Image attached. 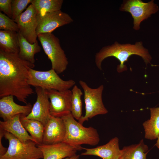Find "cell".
<instances>
[{"label":"cell","instance_id":"cell-22","mask_svg":"<svg viewBox=\"0 0 159 159\" xmlns=\"http://www.w3.org/2000/svg\"><path fill=\"white\" fill-rule=\"evenodd\" d=\"M121 150V159H147L149 148L142 139L137 144L124 146Z\"/></svg>","mask_w":159,"mask_h":159},{"label":"cell","instance_id":"cell-17","mask_svg":"<svg viewBox=\"0 0 159 159\" xmlns=\"http://www.w3.org/2000/svg\"><path fill=\"white\" fill-rule=\"evenodd\" d=\"M20 116L21 115L19 114L6 121H0V128L11 133L23 143L29 140L35 142L22 124L20 120Z\"/></svg>","mask_w":159,"mask_h":159},{"label":"cell","instance_id":"cell-15","mask_svg":"<svg viewBox=\"0 0 159 159\" xmlns=\"http://www.w3.org/2000/svg\"><path fill=\"white\" fill-rule=\"evenodd\" d=\"M32 106L29 103L24 106L17 104L12 95L5 96L0 99V117L5 121L19 114L26 116L31 112Z\"/></svg>","mask_w":159,"mask_h":159},{"label":"cell","instance_id":"cell-3","mask_svg":"<svg viewBox=\"0 0 159 159\" xmlns=\"http://www.w3.org/2000/svg\"><path fill=\"white\" fill-rule=\"evenodd\" d=\"M66 127V134L63 142L76 146L82 144L97 145L100 138L97 130L90 126L86 127L77 122L71 113L61 117Z\"/></svg>","mask_w":159,"mask_h":159},{"label":"cell","instance_id":"cell-12","mask_svg":"<svg viewBox=\"0 0 159 159\" xmlns=\"http://www.w3.org/2000/svg\"><path fill=\"white\" fill-rule=\"evenodd\" d=\"M37 146L42 153L43 159H64L75 155L77 151L83 148L63 142L52 144L42 143Z\"/></svg>","mask_w":159,"mask_h":159},{"label":"cell","instance_id":"cell-14","mask_svg":"<svg viewBox=\"0 0 159 159\" xmlns=\"http://www.w3.org/2000/svg\"><path fill=\"white\" fill-rule=\"evenodd\" d=\"M66 127L61 117L51 116L44 126L42 143L52 144L63 142Z\"/></svg>","mask_w":159,"mask_h":159},{"label":"cell","instance_id":"cell-26","mask_svg":"<svg viewBox=\"0 0 159 159\" xmlns=\"http://www.w3.org/2000/svg\"><path fill=\"white\" fill-rule=\"evenodd\" d=\"M32 0H12V19L14 20L21 14L27 5L31 3Z\"/></svg>","mask_w":159,"mask_h":159},{"label":"cell","instance_id":"cell-27","mask_svg":"<svg viewBox=\"0 0 159 159\" xmlns=\"http://www.w3.org/2000/svg\"><path fill=\"white\" fill-rule=\"evenodd\" d=\"M12 0H0V10L7 16L12 19V12L11 1Z\"/></svg>","mask_w":159,"mask_h":159},{"label":"cell","instance_id":"cell-29","mask_svg":"<svg viewBox=\"0 0 159 159\" xmlns=\"http://www.w3.org/2000/svg\"><path fill=\"white\" fill-rule=\"evenodd\" d=\"M80 155L76 154L70 157H67L64 159H79Z\"/></svg>","mask_w":159,"mask_h":159},{"label":"cell","instance_id":"cell-30","mask_svg":"<svg viewBox=\"0 0 159 159\" xmlns=\"http://www.w3.org/2000/svg\"><path fill=\"white\" fill-rule=\"evenodd\" d=\"M155 146L157 147V148L159 149V135L157 138V140L155 144Z\"/></svg>","mask_w":159,"mask_h":159},{"label":"cell","instance_id":"cell-8","mask_svg":"<svg viewBox=\"0 0 159 159\" xmlns=\"http://www.w3.org/2000/svg\"><path fill=\"white\" fill-rule=\"evenodd\" d=\"M120 11L130 13L133 19V28L140 29L141 22L159 10V7L153 0L145 2L141 0L124 1L120 8Z\"/></svg>","mask_w":159,"mask_h":159},{"label":"cell","instance_id":"cell-20","mask_svg":"<svg viewBox=\"0 0 159 159\" xmlns=\"http://www.w3.org/2000/svg\"><path fill=\"white\" fill-rule=\"evenodd\" d=\"M150 118L143 124L145 138L151 140L157 139L159 135V107L150 109Z\"/></svg>","mask_w":159,"mask_h":159},{"label":"cell","instance_id":"cell-11","mask_svg":"<svg viewBox=\"0 0 159 159\" xmlns=\"http://www.w3.org/2000/svg\"><path fill=\"white\" fill-rule=\"evenodd\" d=\"M37 12L31 4L26 10L14 20L17 24L19 32L30 43L33 44L37 40L36 30L37 25Z\"/></svg>","mask_w":159,"mask_h":159},{"label":"cell","instance_id":"cell-28","mask_svg":"<svg viewBox=\"0 0 159 159\" xmlns=\"http://www.w3.org/2000/svg\"><path fill=\"white\" fill-rule=\"evenodd\" d=\"M5 131L0 128V156L4 155L6 152L7 148L4 147L2 144V139L4 136Z\"/></svg>","mask_w":159,"mask_h":159},{"label":"cell","instance_id":"cell-32","mask_svg":"<svg viewBox=\"0 0 159 159\" xmlns=\"http://www.w3.org/2000/svg\"></svg>","mask_w":159,"mask_h":159},{"label":"cell","instance_id":"cell-10","mask_svg":"<svg viewBox=\"0 0 159 159\" xmlns=\"http://www.w3.org/2000/svg\"><path fill=\"white\" fill-rule=\"evenodd\" d=\"M50 100V113L56 117H62L71 113L72 91L45 90Z\"/></svg>","mask_w":159,"mask_h":159},{"label":"cell","instance_id":"cell-31","mask_svg":"<svg viewBox=\"0 0 159 159\" xmlns=\"http://www.w3.org/2000/svg\"><path fill=\"white\" fill-rule=\"evenodd\" d=\"M118 159H121V158H120H120H119Z\"/></svg>","mask_w":159,"mask_h":159},{"label":"cell","instance_id":"cell-24","mask_svg":"<svg viewBox=\"0 0 159 159\" xmlns=\"http://www.w3.org/2000/svg\"><path fill=\"white\" fill-rule=\"evenodd\" d=\"M71 91V113L75 119L78 120L82 116L81 97L83 93L81 89L76 85L73 87Z\"/></svg>","mask_w":159,"mask_h":159},{"label":"cell","instance_id":"cell-18","mask_svg":"<svg viewBox=\"0 0 159 159\" xmlns=\"http://www.w3.org/2000/svg\"><path fill=\"white\" fill-rule=\"evenodd\" d=\"M19 40V57L21 59L34 64V55L39 52L41 48L37 40L33 44L28 42L19 32L17 33Z\"/></svg>","mask_w":159,"mask_h":159},{"label":"cell","instance_id":"cell-23","mask_svg":"<svg viewBox=\"0 0 159 159\" xmlns=\"http://www.w3.org/2000/svg\"><path fill=\"white\" fill-rule=\"evenodd\" d=\"M63 2V0H32L31 3L37 14L42 15L61 10Z\"/></svg>","mask_w":159,"mask_h":159},{"label":"cell","instance_id":"cell-25","mask_svg":"<svg viewBox=\"0 0 159 159\" xmlns=\"http://www.w3.org/2000/svg\"><path fill=\"white\" fill-rule=\"evenodd\" d=\"M0 29L17 33L19 32L18 26L14 20L1 12H0Z\"/></svg>","mask_w":159,"mask_h":159},{"label":"cell","instance_id":"cell-9","mask_svg":"<svg viewBox=\"0 0 159 159\" xmlns=\"http://www.w3.org/2000/svg\"><path fill=\"white\" fill-rule=\"evenodd\" d=\"M37 25L36 32L37 35L52 33L57 28L69 24L73 20L69 14L61 10L42 15L37 14Z\"/></svg>","mask_w":159,"mask_h":159},{"label":"cell","instance_id":"cell-13","mask_svg":"<svg viewBox=\"0 0 159 159\" xmlns=\"http://www.w3.org/2000/svg\"><path fill=\"white\" fill-rule=\"evenodd\" d=\"M35 88L37 100L32 106L31 112L25 117L38 120L45 126L51 116L49 99L45 89L39 87Z\"/></svg>","mask_w":159,"mask_h":159},{"label":"cell","instance_id":"cell-16","mask_svg":"<svg viewBox=\"0 0 159 159\" xmlns=\"http://www.w3.org/2000/svg\"><path fill=\"white\" fill-rule=\"evenodd\" d=\"M85 151L81 155H91L99 157L102 159H118L121 155V150L119 146V140L117 137L111 139L106 144L93 148H83Z\"/></svg>","mask_w":159,"mask_h":159},{"label":"cell","instance_id":"cell-2","mask_svg":"<svg viewBox=\"0 0 159 159\" xmlns=\"http://www.w3.org/2000/svg\"><path fill=\"white\" fill-rule=\"evenodd\" d=\"M133 55L141 57L146 64L150 63L152 57L148 50L145 48L142 42H136L134 44H120L117 42L111 45L103 47L95 56V63L97 68L102 70L101 64L105 58L113 57L117 59L120 64L117 66V70L119 73L127 70L125 63Z\"/></svg>","mask_w":159,"mask_h":159},{"label":"cell","instance_id":"cell-21","mask_svg":"<svg viewBox=\"0 0 159 159\" xmlns=\"http://www.w3.org/2000/svg\"><path fill=\"white\" fill-rule=\"evenodd\" d=\"M20 120L23 126L37 145L42 143L44 126L40 122L26 118L21 115Z\"/></svg>","mask_w":159,"mask_h":159},{"label":"cell","instance_id":"cell-1","mask_svg":"<svg viewBox=\"0 0 159 159\" xmlns=\"http://www.w3.org/2000/svg\"><path fill=\"white\" fill-rule=\"evenodd\" d=\"M34 66L21 59L18 54L0 49V97L11 95L27 104L28 97L34 93L28 83L29 69Z\"/></svg>","mask_w":159,"mask_h":159},{"label":"cell","instance_id":"cell-19","mask_svg":"<svg viewBox=\"0 0 159 159\" xmlns=\"http://www.w3.org/2000/svg\"><path fill=\"white\" fill-rule=\"evenodd\" d=\"M0 49L9 53L19 54V47L17 32L0 30Z\"/></svg>","mask_w":159,"mask_h":159},{"label":"cell","instance_id":"cell-6","mask_svg":"<svg viewBox=\"0 0 159 159\" xmlns=\"http://www.w3.org/2000/svg\"><path fill=\"white\" fill-rule=\"evenodd\" d=\"M37 37L51 61L52 69L58 74L63 72L67 68L68 61L59 39L52 33L40 34Z\"/></svg>","mask_w":159,"mask_h":159},{"label":"cell","instance_id":"cell-5","mask_svg":"<svg viewBox=\"0 0 159 159\" xmlns=\"http://www.w3.org/2000/svg\"><path fill=\"white\" fill-rule=\"evenodd\" d=\"M9 145L6 153L0 156V159H40L42 153L32 140L23 143L11 133L5 131L4 136Z\"/></svg>","mask_w":159,"mask_h":159},{"label":"cell","instance_id":"cell-4","mask_svg":"<svg viewBox=\"0 0 159 159\" xmlns=\"http://www.w3.org/2000/svg\"><path fill=\"white\" fill-rule=\"evenodd\" d=\"M28 83L35 87L61 91L69 90L75 85V82L72 80H63L52 69L47 71H39L30 68Z\"/></svg>","mask_w":159,"mask_h":159},{"label":"cell","instance_id":"cell-7","mask_svg":"<svg viewBox=\"0 0 159 159\" xmlns=\"http://www.w3.org/2000/svg\"><path fill=\"white\" fill-rule=\"evenodd\" d=\"M79 83L84 92L85 112L78 122L82 124L85 121L97 115L107 113L108 111L103 103L102 98L103 85L92 88L82 80H80Z\"/></svg>","mask_w":159,"mask_h":159}]
</instances>
